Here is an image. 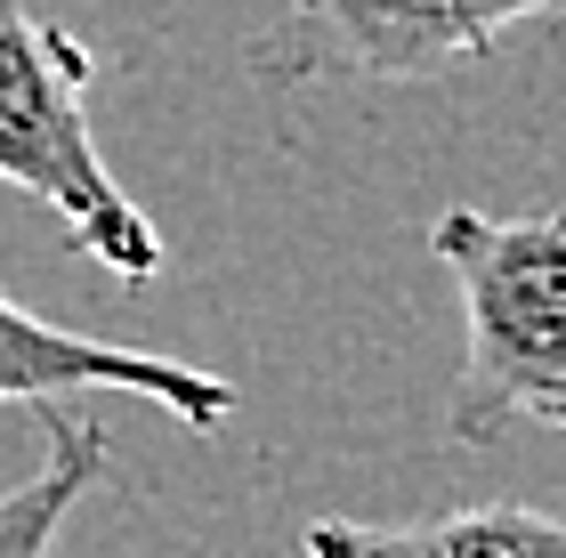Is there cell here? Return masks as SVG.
I'll return each mask as SVG.
<instances>
[{"label":"cell","mask_w":566,"mask_h":558,"mask_svg":"<svg viewBox=\"0 0 566 558\" xmlns=\"http://www.w3.org/2000/svg\"><path fill=\"white\" fill-rule=\"evenodd\" d=\"M82 389H114V397H146L187 429H227L243 389L202 365L178 357H146V348H114V340H82L65 324H49L33 308H17L0 292V404H65Z\"/></svg>","instance_id":"obj_4"},{"label":"cell","mask_w":566,"mask_h":558,"mask_svg":"<svg viewBox=\"0 0 566 558\" xmlns=\"http://www.w3.org/2000/svg\"><path fill=\"white\" fill-rule=\"evenodd\" d=\"M566 0H283L251 41L260 82H437L551 24Z\"/></svg>","instance_id":"obj_3"},{"label":"cell","mask_w":566,"mask_h":558,"mask_svg":"<svg viewBox=\"0 0 566 558\" xmlns=\"http://www.w3.org/2000/svg\"><path fill=\"white\" fill-rule=\"evenodd\" d=\"M106 477V429L90 413L41 404V462L0 494V558H49L65 510Z\"/></svg>","instance_id":"obj_6"},{"label":"cell","mask_w":566,"mask_h":558,"mask_svg":"<svg viewBox=\"0 0 566 558\" xmlns=\"http://www.w3.org/2000/svg\"><path fill=\"white\" fill-rule=\"evenodd\" d=\"M307 558H566V526L543 502H470L405 526H365V518H316Z\"/></svg>","instance_id":"obj_5"},{"label":"cell","mask_w":566,"mask_h":558,"mask_svg":"<svg viewBox=\"0 0 566 558\" xmlns=\"http://www.w3.org/2000/svg\"><path fill=\"white\" fill-rule=\"evenodd\" d=\"M437 267L461 292V372L446 397V438L485 445L502 429L566 421V227L558 211H437Z\"/></svg>","instance_id":"obj_1"},{"label":"cell","mask_w":566,"mask_h":558,"mask_svg":"<svg viewBox=\"0 0 566 558\" xmlns=\"http://www.w3.org/2000/svg\"><path fill=\"white\" fill-rule=\"evenodd\" d=\"M90 82L97 57L82 49V33H65L33 0H0V187L33 194L82 243V260L122 284H146L163 267V235L97 155Z\"/></svg>","instance_id":"obj_2"}]
</instances>
